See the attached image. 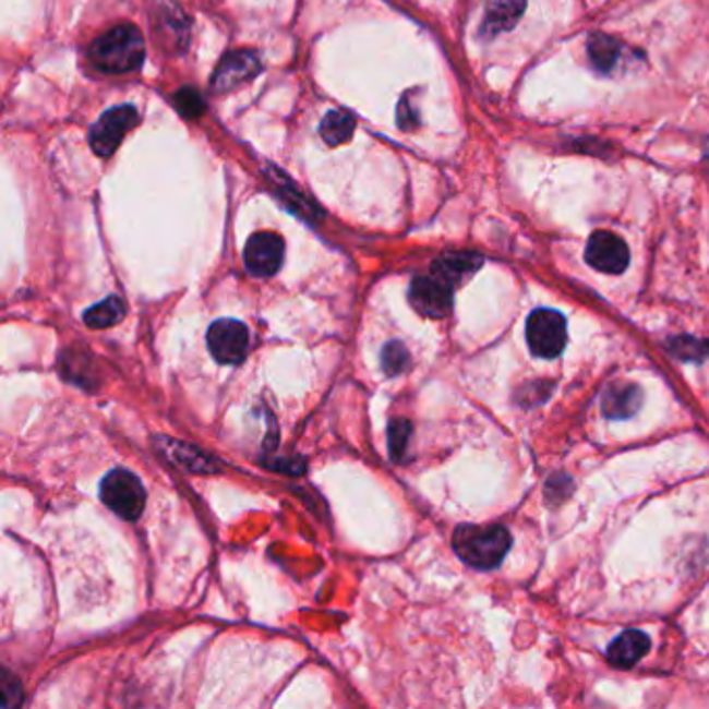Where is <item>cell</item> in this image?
I'll list each match as a JSON object with an SVG mask.
<instances>
[{
    "label": "cell",
    "instance_id": "8992f818",
    "mask_svg": "<svg viewBox=\"0 0 709 709\" xmlns=\"http://www.w3.org/2000/svg\"><path fill=\"white\" fill-rule=\"evenodd\" d=\"M408 300L422 316L444 319L454 304V286L433 273L426 277H417L408 289Z\"/></svg>",
    "mask_w": 709,
    "mask_h": 709
},
{
    "label": "cell",
    "instance_id": "ba28073f",
    "mask_svg": "<svg viewBox=\"0 0 709 709\" xmlns=\"http://www.w3.org/2000/svg\"><path fill=\"white\" fill-rule=\"evenodd\" d=\"M286 244L273 231H259L254 233L244 250L245 268L254 277H273L284 263Z\"/></svg>",
    "mask_w": 709,
    "mask_h": 709
},
{
    "label": "cell",
    "instance_id": "8fae6325",
    "mask_svg": "<svg viewBox=\"0 0 709 709\" xmlns=\"http://www.w3.org/2000/svg\"><path fill=\"white\" fill-rule=\"evenodd\" d=\"M644 394L635 383H614L605 389L601 408L608 419H630L641 408Z\"/></svg>",
    "mask_w": 709,
    "mask_h": 709
},
{
    "label": "cell",
    "instance_id": "44dd1931",
    "mask_svg": "<svg viewBox=\"0 0 709 709\" xmlns=\"http://www.w3.org/2000/svg\"><path fill=\"white\" fill-rule=\"evenodd\" d=\"M410 433H412V426H410V422L404 421V419L392 421V424H389V452H392L394 460L399 462V458L404 456Z\"/></svg>",
    "mask_w": 709,
    "mask_h": 709
},
{
    "label": "cell",
    "instance_id": "9a60e30c",
    "mask_svg": "<svg viewBox=\"0 0 709 709\" xmlns=\"http://www.w3.org/2000/svg\"><path fill=\"white\" fill-rule=\"evenodd\" d=\"M649 637L641 630H626L608 647V662L616 668L637 664L649 651Z\"/></svg>",
    "mask_w": 709,
    "mask_h": 709
},
{
    "label": "cell",
    "instance_id": "5bb4252c",
    "mask_svg": "<svg viewBox=\"0 0 709 709\" xmlns=\"http://www.w3.org/2000/svg\"><path fill=\"white\" fill-rule=\"evenodd\" d=\"M158 444V452L171 462V465L179 466L188 472H215L219 470V466L215 465L213 458L204 456L200 449L192 447V445L181 444V442H176V440H169V437H163V440H156Z\"/></svg>",
    "mask_w": 709,
    "mask_h": 709
},
{
    "label": "cell",
    "instance_id": "7402d4cb",
    "mask_svg": "<svg viewBox=\"0 0 709 709\" xmlns=\"http://www.w3.org/2000/svg\"><path fill=\"white\" fill-rule=\"evenodd\" d=\"M176 109H178L183 117H200L204 112V103H202V96H200L196 89L183 88L179 89L176 94Z\"/></svg>",
    "mask_w": 709,
    "mask_h": 709
},
{
    "label": "cell",
    "instance_id": "ffe728a7",
    "mask_svg": "<svg viewBox=\"0 0 709 709\" xmlns=\"http://www.w3.org/2000/svg\"><path fill=\"white\" fill-rule=\"evenodd\" d=\"M381 360H383V371L389 375V377H396V375H401L408 364H410V354L408 350L404 348V344L399 341H389L383 352H381Z\"/></svg>",
    "mask_w": 709,
    "mask_h": 709
},
{
    "label": "cell",
    "instance_id": "e0dca14e",
    "mask_svg": "<svg viewBox=\"0 0 709 709\" xmlns=\"http://www.w3.org/2000/svg\"><path fill=\"white\" fill-rule=\"evenodd\" d=\"M123 316H125L123 300L111 296V298L89 307L88 311L84 312V323L88 325L89 329H109L117 323H121Z\"/></svg>",
    "mask_w": 709,
    "mask_h": 709
},
{
    "label": "cell",
    "instance_id": "52a82bcc",
    "mask_svg": "<svg viewBox=\"0 0 709 709\" xmlns=\"http://www.w3.org/2000/svg\"><path fill=\"white\" fill-rule=\"evenodd\" d=\"M137 123V111L125 105L105 112L89 132V146L98 156H109L117 151L123 135Z\"/></svg>",
    "mask_w": 709,
    "mask_h": 709
},
{
    "label": "cell",
    "instance_id": "603a6c76",
    "mask_svg": "<svg viewBox=\"0 0 709 709\" xmlns=\"http://www.w3.org/2000/svg\"><path fill=\"white\" fill-rule=\"evenodd\" d=\"M13 690H22V688H20V683H17V681L11 678V674H7V676L2 678V706H4V708H15V706L22 704V695H20V693L15 695Z\"/></svg>",
    "mask_w": 709,
    "mask_h": 709
},
{
    "label": "cell",
    "instance_id": "7c38bea8",
    "mask_svg": "<svg viewBox=\"0 0 709 709\" xmlns=\"http://www.w3.org/2000/svg\"><path fill=\"white\" fill-rule=\"evenodd\" d=\"M527 9V0H489L485 20L481 25V36L495 38L510 32Z\"/></svg>",
    "mask_w": 709,
    "mask_h": 709
},
{
    "label": "cell",
    "instance_id": "3957f363",
    "mask_svg": "<svg viewBox=\"0 0 709 709\" xmlns=\"http://www.w3.org/2000/svg\"><path fill=\"white\" fill-rule=\"evenodd\" d=\"M100 500L119 518L135 520L146 506V489L130 470L115 468L100 483Z\"/></svg>",
    "mask_w": 709,
    "mask_h": 709
},
{
    "label": "cell",
    "instance_id": "30bf717a",
    "mask_svg": "<svg viewBox=\"0 0 709 709\" xmlns=\"http://www.w3.org/2000/svg\"><path fill=\"white\" fill-rule=\"evenodd\" d=\"M261 73V61L252 50H236L221 59L211 80L215 92H229L240 88L245 82L254 80Z\"/></svg>",
    "mask_w": 709,
    "mask_h": 709
},
{
    "label": "cell",
    "instance_id": "4fadbf2b",
    "mask_svg": "<svg viewBox=\"0 0 709 709\" xmlns=\"http://www.w3.org/2000/svg\"><path fill=\"white\" fill-rule=\"evenodd\" d=\"M483 265V256L474 252H447L442 254L433 266L431 273L442 277L449 286H460L472 273H477Z\"/></svg>",
    "mask_w": 709,
    "mask_h": 709
},
{
    "label": "cell",
    "instance_id": "ac0fdd59",
    "mask_svg": "<svg viewBox=\"0 0 709 709\" xmlns=\"http://www.w3.org/2000/svg\"><path fill=\"white\" fill-rule=\"evenodd\" d=\"M356 119L346 111H332L321 121V135L329 146H341L354 135Z\"/></svg>",
    "mask_w": 709,
    "mask_h": 709
},
{
    "label": "cell",
    "instance_id": "6da1fadb",
    "mask_svg": "<svg viewBox=\"0 0 709 709\" xmlns=\"http://www.w3.org/2000/svg\"><path fill=\"white\" fill-rule=\"evenodd\" d=\"M452 541H454V552L460 555V560L479 570L497 568L510 552L512 545L510 532L497 525L491 527L460 525L454 531Z\"/></svg>",
    "mask_w": 709,
    "mask_h": 709
},
{
    "label": "cell",
    "instance_id": "7a4b0ae2",
    "mask_svg": "<svg viewBox=\"0 0 709 709\" xmlns=\"http://www.w3.org/2000/svg\"><path fill=\"white\" fill-rule=\"evenodd\" d=\"M146 45L137 27L119 25L100 36L92 48L89 59L105 73H130L144 63Z\"/></svg>",
    "mask_w": 709,
    "mask_h": 709
},
{
    "label": "cell",
    "instance_id": "5b68a950",
    "mask_svg": "<svg viewBox=\"0 0 709 709\" xmlns=\"http://www.w3.org/2000/svg\"><path fill=\"white\" fill-rule=\"evenodd\" d=\"M206 344L217 362L240 364L250 350V335L242 321L219 319L208 327Z\"/></svg>",
    "mask_w": 709,
    "mask_h": 709
},
{
    "label": "cell",
    "instance_id": "d6986e66",
    "mask_svg": "<svg viewBox=\"0 0 709 709\" xmlns=\"http://www.w3.org/2000/svg\"><path fill=\"white\" fill-rule=\"evenodd\" d=\"M668 348L672 354L678 356L685 362H701L709 356V341L697 339V337H674L668 341Z\"/></svg>",
    "mask_w": 709,
    "mask_h": 709
},
{
    "label": "cell",
    "instance_id": "9c48e42d",
    "mask_svg": "<svg viewBox=\"0 0 709 709\" xmlns=\"http://www.w3.org/2000/svg\"><path fill=\"white\" fill-rule=\"evenodd\" d=\"M585 261L608 275H621L630 263V252L624 240L612 231H596L585 250Z\"/></svg>",
    "mask_w": 709,
    "mask_h": 709
},
{
    "label": "cell",
    "instance_id": "2e32d148",
    "mask_svg": "<svg viewBox=\"0 0 709 709\" xmlns=\"http://www.w3.org/2000/svg\"><path fill=\"white\" fill-rule=\"evenodd\" d=\"M587 52H589V61L593 63L598 71L610 73V71H614V67L618 65V61H621L622 45L612 36L593 34V36H589Z\"/></svg>",
    "mask_w": 709,
    "mask_h": 709
},
{
    "label": "cell",
    "instance_id": "277c9868",
    "mask_svg": "<svg viewBox=\"0 0 709 709\" xmlns=\"http://www.w3.org/2000/svg\"><path fill=\"white\" fill-rule=\"evenodd\" d=\"M566 319L552 309H537L527 321V341L534 356L555 358L566 348Z\"/></svg>",
    "mask_w": 709,
    "mask_h": 709
},
{
    "label": "cell",
    "instance_id": "cb8c5ba5",
    "mask_svg": "<svg viewBox=\"0 0 709 709\" xmlns=\"http://www.w3.org/2000/svg\"><path fill=\"white\" fill-rule=\"evenodd\" d=\"M398 123L401 130H412L417 125V112L412 111L408 98H404L398 107Z\"/></svg>",
    "mask_w": 709,
    "mask_h": 709
}]
</instances>
